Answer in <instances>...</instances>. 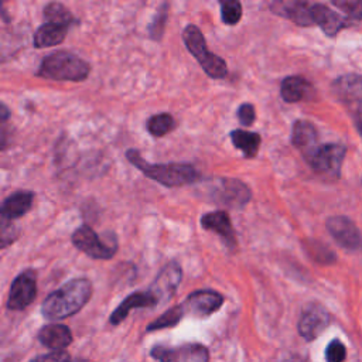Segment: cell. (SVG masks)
<instances>
[{
  "label": "cell",
  "instance_id": "6da1fadb",
  "mask_svg": "<svg viewBox=\"0 0 362 362\" xmlns=\"http://www.w3.org/2000/svg\"><path fill=\"white\" fill-rule=\"evenodd\" d=\"M92 284L88 279H74L52 291L41 305V313L47 320H64L76 314L89 301Z\"/></svg>",
  "mask_w": 362,
  "mask_h": 362
},
{
  "label": "cell",
  "instance_id": "7a4b0ae2",
  "mask_svg": "<svg viewBox=\"0 0 362 362\" xmlns=\"http://www.w3.org/2000/svg\"><path fill=\"white\" fill-rule=\"evenodd\" d=\"M126 157L146 177L165 187L188 185L198 181L201 177V174L191 164H187V163H167V164L147 163L141 157V154L134 148L127 150Z\"/></svg>",
  "mask_w": 362,
  "mask_h": 362
},
{
  "label": "cell",
  "instance_id": "3957f363",
  "mask_svg": "<svg viewBox=\"0 0 362 362\" xmlns=\"http://www.w3.org/2000/svg\"><path fill=\"white\" fill-rule=\"evenodd\" d=\"M89 64L82 58L68 51H57L41 61L37 75L45 79L79 82L89 75Z\"/></svg>",
  "mask_w": 362,
  "mask_h": 362
},
{
  "label": "cell",
  "instance_id": "277c9868",
  "mask_svg": "<svg viewBox=\"0 0 362 362\" xmlns=\"http://www.w3.org/2000/svg\"><path fill=\"white\" fill-rule=\"evenodd\" d=\"M182 40L188 51L199 62V65L202 66V69L206 72L208 76L219 79L228 74L226 62L221 57H218L216 54H212L208 49L204 34L197 25L188 24L182 31Z\"/></svg>",
  "mask_w": 362,
  "mask_h": 362
},
{
  "label": "cell",
  "instance_id": "5b68a950",
  "mask_svg": "<svg viewBox=\"0 0 362 362\" xmlns=\"http://www.w3.org/2000/svg\"><path fill=\"white\" fill-rule=\"evenodd\" d=\"M345 153L346 148L342 144H320L305 157V160L317 173L334 178L339 175Z\"/></svg>",
  "mask_w": 362,
  "mask_h": 362
},
{
  "label": "cell",
  "instance_id": "8992f818",
  "mask_svg": "<svg viewBox=\"0 0 362 362\" xmlns=\"http://www.w3.org/2000/svg\"><path fill=\"white\" fill-rule=\"evenodd\" d=\"M37 296V276L34 270L21 272L11 283L7 308L18 311L27 308Z\"/></svg>",
  "mask_w": 362,
  "mask_h": 362
},
{
  "label": "cell",
  "instance_id": "52a82bcc",
  "mask_svg": "<svg viewBox=\"0 0 362 362\" xmlns=\"http://www.w3.org/2000/svg\"><path fill=\"white\" fill-rule=\"evenodd\" d=\"M211 197L219 205H225L228 208H242L250 199V191L239 180L222 178L214 184Z\"/></svg>",
  "mask_w": 362,
  "mask_h": 362
},
{
  "label": "cell",
  "instance_id": "ba28073f",
  "mask_svg": "<svg viewBox=\"0 0 362 362\" xmlns=\"http://www.w3.org/2000/svg\"><path fill=\"white\" fill-rule=\"evenodd\" d=\"M72 243L76 249L93 259H110L116 253V246L100 240L99 235L88 225L79 226L72 233Z\"/></svg>",
  "mask_w": 362,
  "mask_h": 362
},
{
  "label": "cell",
  "instance_id": "9c48e42d",
  "mask_svg": "<svg viewBox=\"0 0 362 362\" xmlns=\"http://www.w3.org/2000/svg\"><path fill=\"white\" fill-rule=\"evenodd\" d=\"M327 229L334 240L349 252H358L362 249V235L356 225L346 216H331L327 221Z\"/></svg>",
  "mask_w": 362,
  "mask_h": 362
},
{
  "label": "cell",
  "instance_id": "30bf717a",
  "mask_svg": "<svg viewBox=\"0 0 362 362\" xmlns=\"http://www.w3.org/2000/svg\"><path fill=\"white\" fill-rule=\"evenodd\" d=\"M223 304V297L214 290H197L181 304L184 314L194 317H208L218 311Z\"/></svg>",
  "mask_w": 362,
  "mask_h": 362
},
{
  "label": "cell",
  "instance_id": "8fae6325",
  "mask_svg": "<svg viewBox=\"0 0 362 362\" xmlns=\"http://www.w3.org/2000/svg\"><path fill=\"white\" fill-rule=\"evenodd\" d=\"M328 324H329L328 311L320 304H310L301 313V317L298 321V332L304 339L313 341L327 328Z\"/></svg>",
  "mask_w": 362,
  "mask_h": 362
},
{
  "label": "cell",
  "instance_id": "7c38bea8",
  "mask_svg": "<svg viewBox=\"0 0 362 362\" xmlns=\"http://www.w3.org/2000/svg\"><path fill=\"white\" fill-rule=\"evenodd\" d=\"M181 267L175 263H167L160 273L157 274V277L154 279L153 284L150 286V291L157 297L158 303L160 301H167L168 298L173 297L174 291L177 290L180 281H181Z\"/></svg>",
  "mask_w": 362,
  "mask_h": 362
},
{
  "label": "cell",
  "instance_id": "4fadbf2b",
  "mask_svg": "<svg viewBox=\"0 0 362 362\" xmlns=\"http://www.w3.org/2000/svg\"><path fill=\"white\" fill-rule=\"evenodd\" d=\"M332 88L341 102L355 110H362V76L344 75L334 82Z\"/></svg>",
  "mask_w": 362,
  "mask_h": 362
},
{
  "label": "cell",
  "instance_id": "5bb4252c",
  "mask_svg": "<svg viewBox=\"0 0 362 362\" xmlns=\"http://www.w3.org/2000/svg\"><path fill=\"white\" fill-rule=\"evenodd\" d=\"M201 225L205 230H211L219 235L230 249L236 247V233L230 218L225 211H214L205 214L201 218Z\"/></svg>",
  "mask_w": 362,
  "mask_h": 362
},
{
  "label": "cell",
  "instance_id": "9a60e30c",
  "mask_svg": "<svg viewBox=\"0 0 362 362\" xmlns=\"http://www.w3.org/2000/svg\"><path fill=\"white\" fill-rule=\"evenodd\" d=\"M158 304L157 297L150 291H136L127 296L117 307L116 310L110 314L109 322L113 325L120 324L130 313L133 308H144V307H154Z\"/></svg>",
  "mask_w": 362,
  "mask_h": 362
},
{
  "label": "cell",
  "instance_id": "2e32d148",
  "mask_svg": "<svg viewBox=\"0 0 362 362\" xmlns=\"http://www.w3.org/2000/svg\"><path fill=\"white\" fill-rule=\"evenodd\" d=\"M311 3L307 1H274L270 8L274 14L294 21L298 25H313Z\"/></svg>",
  "mask_w": 362,
  "mask_h": 362
},
{
  "label": "cell",
  "instance_id": "e0dca14e",
  "mask_svg": "<svg viewBox=\"0 0 362 362\" xmlns=\"http://www.w3.org/2000/svg\"><path fill=\"white\" fill-rule=\"evenodd\" d=\"M311 18L313 23L317 24L329 37L337 35V33L345 27V20L325 4H313Z\"/></svg>",
  "mask_w": 362,
  "mask_h": 362
},
{
  "label": "cell",
  "instance_id": "ac0fdd59",
  "mask_svg": "<svg viewBox=\"0 0 362 362\" xmlns=\"http://www.w3.org/2000/svg\"><path fill=\"white\" fill-rule=\"evenodd\" d=\"M291 143L307 157L313 150H315L318 144L317 130L313 123L307 120H297L293 124L291 130Z\"/></svg>",
  "mask_w": 362,
  "mask_h": 362
},
{
  "label": "cell",
  "instance_id": "d6986e66",
  "mask_svg": "<svg viewBox=\"0 0 362 362\" xmlns=\"http://www.w3.org/2000/svg\"><path fill=\"white\" fill-rule=\"evenodd\" d=\"M38 339L44 346L58 352L72 342V334L66 325L48 324L40 329Z\"/></svg>",
  "mask_w": 362,
  "mask_h": 362
},
{
  "label": "cell",
  "instance_id": "ffe728a7",
  "mask_svg": "<svg viewBox=\"0 0 362 362\" xmlns=\"http://www.w3.org/2000/svg\"><path fill=\"white\" fill-rule=\"evenodd\" d=\"M34 195L30 191H17L8 195L1 205V215L4 219H16L27 214L31 208Z\"/></svg>",
  "mask_w": 362,
  "mask_h": 362
},
{
  "label": "cell",
  "instance_id": "44dd1931",
  "mask_svg": "<svg viewBox=\"0 0 362 362\" xmlns=\"http://www.w3.org/2000/svg\"><path fill=\"white\" fill-rule=\"evenodd\" d=\"M313 86L303 76H287L281 81L280 95L287 103H296L311 95Z\"/></svg>",
  "mask_w": 362,
  "mask_h": 362
},
{
  "label": "cell",
  "instance_id": "7402d4cb",
  "mask_svg": "<svg viewBox=\"0 0 362 362\" xmlns=\"http://www.w3.org/2000/svg\"><path fill=\"white\" fill-rule=\"evenodd\" d=\"M68 27L52 24V23H44L40 25L34 34V45L37 48H45L52 47L65 40Z\"/></svg>",
  "mask_w": 362,
  "mask_h": 362
},
{
  "label": "cell",
  "instance_id": "603a6c76",
  "mask_svg": "<svg viewBox=\"0 0 362 362\" xmlns=\"http://www.w3.org/2000/svg\"><path fill=\"white\" fill-rule=\"evenodd\" d=\"M230 140L233 143V146L240 150L247 158H252L257 154L259 151V146H260V134L253 133V132H247V130H232L230 132Z\"/></svg>",
  "mask_w": 362,
  "mask_h": 362
},
{
  "label": "cell",
  "instance_id": "cb8c5ba5",
  "mask_svg": "<svg viewBox=\"0 0 362 362\" xmlns=\"http://www.w3.org/2000/svg\"><path fill=\"white\" fill-rule=\"evenodd\" d=\"M208 349L201 344H185L174 348L173 362H208Z\"/></svg>",
  "mask_w": 362,
  "mask_h": 362
},
{
  "label": "cell",
  "instance_id": "d4e9b609",
  "mask_svg": "<svg viewBox=\"0 0 362 362\" xmlns=\"http://www.w3.org/2000/svg\"><path fill=\"white\" fill-rule=\"evenodd\" d=\"M44 18L47 23L59 24V25H65V27H69L71 23L74 21V17L69 13V10L59 3L47 4L44 8Z\"/></svg>",
  "mask_w": 362,
  "mask_h": 362
},
{
  "label": "cell",
  "instance_id": "484cf974",
  "mask_svg": "<svg viewBox=\"0 0 362 362\" xmlns=\"http://www.w3.org/2000/svg\"><path fill=\"white\" fill-rule=\"evenodd\" d=\"M175 126V120L170 113H157L147 120V130L156 137H161L171 132Z\"/></svg>",
  "mask_w": 362,
  "mask_h": 362
},
{
  "label": "cell",
  "instance_id": "4316f807",
  "mask_svg": "<svg viewBox=\"0 0 362 362\" xmlns=\"http://www.w3.org/2000/svg\"><path fill=\"white\" fill-rule=\"evenodd\" d=\"M184 310L181 307V304L171 307L170 310H167L165 313H163L158 318H156L153 322H150L147 325V331H156V329H163V328H168V327H174L180 322V320L184 317Z\"/></svg>",
  "mask_w": 362,
  "mask_h": 362
},
{
  "label": "cell",
  "instance_id": "83f0119b",
  "mask_svg": "<svg viewBox=\"0 0 362 362\" xmlns=\"http://www.w3.org/2000/svg\"><path fill=\"white\" fill-rule=\"evenodd\" d=\"M221 18L228 25H235L242 18V4L238 0H222L221 3Z\"/></svg>",
  "mask_w": 362,
  "mask_h": 362
},
{
  "label": "cell",
  "instance_id": "f1b7e54d",
  "mask_svg": "<svg viewBox=\"0 0 362 362\" xmlns=\"http://www.w3.org/2000/svg\"><path fill=\"white\" fill-rule=\"evenodd\" d=\"M168 17V4L164 3L161 4V7L157 10V14L154 17V20L151 21V24L148 25V35L153 40H161L164 27H165V21Z\"/></svg>",
  "mask_w": 362,
  "mask_h": 362
},
{
  "label": "cell",
  "instance_id": "f546056e",
  "mask_svg": "<svg viewBox=\"0 0 362 362\" xmlns=\"http://www.w3.org/2000/svg\"><path fill=\"white\" fill-rule=\"evenodd\" d=\"M346 356L345 345L339 339H332L325 349L327 362H344Z\"/></svg>",
  "mask_w": 362,
  "mask_h": 362
},
{
  "label": "cell",
  "instance_id": "4dcf8cb0",
  "mask_svg": "<svg viewBox=\"0 0 362 362\" xmlns=\"http://www.w3.org/2000/svg\"><path fill=\"white\" fill-rule=\"evenodd\" d=\"M332 4L346 13L351 18H362V0H341L332 1Z\"/></svg>",
  "mask_w": 362,
  "mask_h": 362
},
{
  "label": "cell",
  "instance_id": "1f68e13d",
  "mask_svg": "<svg viewBox=\"0 0 362 362\" xmlns=\"http://www.w3.org/2000/svg\"><path fill=\"white\" fill-rule=\"evenodd\" d=\"M238 119H239L240 124L250 126L255 122V119H256L255 106L252 103H242L238 107Z\"/></svg>",
  "mask_w": 362,
  "mask_h": 362
},
{
  "label": "cell",
  "instance_id": "d6a6232c",
  "mask_svg": "<svg viewBox=\"0 0 362 362\" xmlns=\"http://www.w3.org/2000/svg\"><path fill=\"white\" fill-rule=\"evenodd\" d=\"M150 355L158 362H173L174 348H170L165 345H156L151 348Z\"/></svg>",
  "mask_w": 362,
  "mask_h": 362
},
{
  "label": "cell",
  "instance_id": "836d02e7",
  "mask_svg": "<svg viewBox=\"0 0 362 362\" xmlns=\"http://www.w3.org/2000/svg\"><path fill=\"white\" fill-rule=\"evenodd\" d=\"M69 356L68 354H65L64 351H58V352H51L47 355H40L38 358L33 359L31 362H68Z\"/></svg>",
  "mask_w": 362,
  "mask_h": 362
},
{
  "label": "cell",
  "instance_id": "e575fe53",
  "mask_svg": "<svg viewBox=\"0 0 362 362\" xmlns=\"http://www.w3.org/2000/svg\"><path fill=\"white\" fill-rule=\"evenodd\" d=\"M16 236V233H13V225L7 223L6 219L3 218V226H1V247H6L8 242H11V239Z\"/></svg>",
  "mask_w": 362,
  "mask_h": 362
},
{
  "label": "cell",
  "instance_id": "d590c367",
  "mask_svg": "<svg viewBox=\"0 0 362 362\" xmlns=\"http://www.w3.org/2000/svg\"><path fill=\"white\" fill-rule=\"evenodd\" d=\"M283 362H303V361L300 358H297V356H291V358H288V359H286Z\"/></svg>",
  "mask_w": 362,
  "mask_h": 362
},
{
  "label": "cell",
  "instance_id": "8d00e7d4",
  "mask_svg": "<svg viewBox=\"0 0 362 362\" xmlns=\"http://www.w3.org/2000/svg\"><path fill=\"white\" fill-rule=\"evenodd\" d=\"M356 129H358V132H359V134H361V137H362V120H358V122H356Z\"/></svg>",
  "mask_w": 362,
  "mask_h": 362
},
{
  "label": "cell",
  "instance_id": "74e56055",
  "mask_svg": "<svg viewBox=\"0 0 362 362\" xmlns=\"http://www.w3.org/2000/svg\"><path fill=\"white\" fill-rule=\"evenodd\" d=\"M68 362H69V361H68Z\"/></svg>",
  "mask_w": 362,
  "mask_h": 362
}]
</instances>
